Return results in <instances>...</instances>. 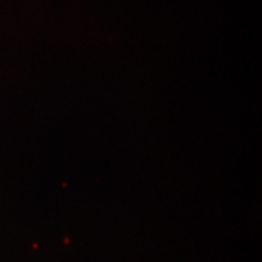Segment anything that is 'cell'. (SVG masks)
Returning a JSON list of instances; mask_svg holds the SVG:
<instances>
[]
</instances>
